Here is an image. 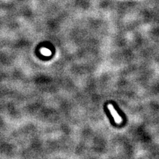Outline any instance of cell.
Here are the masks:
<instances>
[{
  "label": "cell",
  "mask_w": 159,
  "mask_h": 159,
  "mask_svg": "<svg viewBox=\"0 0 159 159\" xmlns=\"http://www.w3.org/2000/svg\"><path fill=\"white\" fill-rule=\"evenodd\" d=\"M108 109H109V111H110L111 115L113 116L115 121L117 123H118V124H120L121 123V121H122V119L120 117V116L119 115L118 113L116 111V109H114L113 106L111 105V104H109V105H108Z\"/></svg>",
  "instance_id": "6da1fadb"
}]
</instances>
